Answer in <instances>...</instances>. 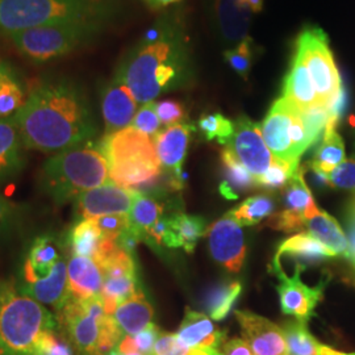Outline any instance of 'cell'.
I'll use <instances>...</instances> for the list:
<instances>
[{
	"label": "cell",
	"mask_w": 355,
	"mask_h": 355,
	"mask_svg": "<svg viewBox=\"0 0 355 355\" xmlns=\"http://www.w3.org/2000/svg\"><path fill=\"white\" fill-rule=\"evenodd\" d=\"M347 258L352 261L355 267V229L349 227V253Z\"/></svg>",
	"instance_id": "816d5d0a"
},
{
	"label": "cell",
	"mask_w": 355,
	"mask_h": 355,
	"mask_svg": "<svg viewBox=\"0 0 355 355\" xmlns=\"http://www.w3.org/2000/svg\"><path fill=\"white\" fill-rule=\"evenodd\" d=\"M282 329L287 340L290 355H355L341 353L320 343L306 328V322L299 320L284 322Z\"/></svg>",
	"instance_id": "4316f807"
},
{
	"label": "cell",
	"mask_w": 355,
	"mask_h": 355,
	"mask_svg": "<svg viewBox=\"0 0 355 355\" xmlns=\"http://www.w3.org/2000/svg\"><path fill=\"white\" fill-rule=\"evenodd\" d=\"M98 0H0V32L98 19Z\"/></svg>",
	"instance_id": "8992f818"
},
{
	"label": "cell",
	"mask_w": 355,
	"mask_h": 355,
	"mask_svg": "<svg viewBox=\"0 0 355 355\" xmlns=\"http://www.w3.org/2000/svg\"><path fill=\"white\" fill-rule=\"evenodd\" d=\"M216 13L228 41L240 44L248 38L252 10L245 0H216Z\"/></svg>",
	"instance_id": "7402d4cb"
},
{
	"label": "cell",
	"mask_w": 355,
	"mask_h": 355,
	"mask_svg": "<svg viewBox=\"0 0 355 355\" xmlns=\"http://www.w3.org/2000/svg\"><path fill=\"white\" fill-rule=\"evenodd\" d=\"M155 111L161 120V123L166 127H171L175 124H180L184 119L186 112L183 105L175 101H164L155 103Z\"/></svg>",
	"instance_id": "f6af8a7d"
},
{
	"label": "cell",
	"mask_w": 355,
	"mask_h": 355,
	"mask_svg": "<svg viewBox=\"0 0 355 355\" xmlns=\"http://www.w3.org/2000/svg\"><path fill=\"white\" fill-rule=\"evenodd\" d=\"M105 313L101 295L87 300L69 299L58 313V321L80 355H99Z\"/></svg>",
	"instance_id": "30bf717a"
},
{
	"label": "cell",
	"mask_w": 355,
	"mask_h": 355,
	"mask_svg": "<svg viewBox=\"0 0 355 355\" xmlns=\"http://www.w3.org/2000/svg\"><path fill=\"white\" fill-rule=\"evenodd\" d=\"M161 333L162 331L159 330V328L152 322L145 329L141 330L140 333L133 336L139 353L144 355H153L154 345L157 343Z\"/></svg>",
	"instance_id": "7dc6e473"
},
{
	"label": "cell",
	"mask_w": 355,
	"mask_h": 355,
	"mask_svg": "<svg viewBox=\"0 0 355 355\" xmlns=\"http://www.w3.org/2000/svg\"><path fill=\"white\" fill-rule=\"evenodd\" d=\"M58 243L51 236L36 239L28 253L23 267V277L44 278L46 277L55 263L61 259Z\"/></svg>",
	"instance_id": "f1b7e54d"
},
{
	"label": "cell",
	"mask_w": 355,
	"mask_h": 355,
	"mask_svg": "<svg viewBox=\"0 0 355 355\" xmlns=\"http://www.w3.org/2000/svg\"><path fill=\"white\" fill-rule=\"evenodd\" d=\"M199 128L207 140H217L223 145H228L234 132V123L223 114H205L199 120Z\"/></svg>",
	"instance_id": "f35d334b"
},
{
	"label": "cell",
	"mask_w": 355,
	"mask_h": 355,
	"mask_svg": "<svg viewBox=\"0 0 355 355\" xmlns=\"http://www.w3.org/2000/svg\"><path fill=\"white\" fill-rule=\"evenodd\" d=\"M16 287L21 293L33 297L41 304L51 306L57 313H60L70 297L67 261L61 258L44 278L23 277L21 283Z\"/></svg>",
	"instance_id": "e0dca14e"
},
{
	"label": "cell",
	"mask_w": 355,
	"mask_h": 355,
	"mask_svg": "<svg viewBox=\"0 0 355 355\" xmlns=\"http://www.w3.org/2000/svg\"><path fill=\"white\" fill-rule=\"evenodd\" d=\"M299 168V162H286L274 158L272 165L270 166L266 173L257 178V184L266 190L284 189Z\"/></svg>",
	"instance_id": "74e56055"
},
{
	"label": "cell",
	"mask_w": 355,
	"mask_h": 355,
	"mask_svg": "<svg viewBox=\"0 0 355 355\" xmlns=\"http://www.w3.org/2000/svg\"><path fill=\"white\" fill-rule=\"evenodd\" d=\"M347 223L350 228L355 229V198L349 204V209H347Z\"/></svg>",
	"instance_id": "f5cc1de1"
},
{
	"label": "cell",
	"mask_w": 355,
	"mask_h": 355,
	"mask_svg": "<svg viewBox=\"0 0 355 355\" xmlns=\"http://www.w3.org/2000/svg\"><path fill=\"white\" fill-rule=\"evenodd\" d=\"M261 132L268 150L280 161L299 162L305 150L312 146L302 110L284 96L272 104Z\"/></svg>",
	"instance_id": "ba28073f"
},
{
	"label": "cell",
	"mask_w": 355,
	"mask_h": 355,
	"mask_svg": "<svg viewBox=\"0 0 355 355\" xmlns=\"http://www.w3.org/2000/svg\"><path fill=\"white\" fill-rule=\"evenodd\" d=\"M99 148L114 184L144 193L159 182L162 165L154 141L140 130L128 127L105 135Z\"/></svg>",
	"instance_id": "3957f363"
},
{
	"label": "cell",
	"mask_w": 355,
	"mask_h": 355,
	"mask_svg": "<svg viewBox=\"0 0 355 355\" xmlns=\"http://www.w3.org/2000/svg\"><path fill=\"white\" fill-rule=\"evenodd\" d=\"M243 338L255 355H290L282 327L249 311H234Z\"/></svg>",
	"instance_id": "9a60e30c"
},
{
	"label": "cell",
	"mask_w": 355,
	"mask_h": 355,
	"mask_svg": "<svg viewBox=\"0 0 355 355\" xmlns=\"http://www.w3.org/2000/svg\"><path fill=\"white\" fill-rule=\"evenodd\" d=\"M250 7L252 12H259L263 7V0H245Z\"/></svg>",
	"instance_id": "db71d44e"
},
{
	"label": "cell",
	"mask_w": 355,
	"mask_h": 355,
	"mask_svg": "<svg viewBox=\"0 0 355 355\" xmlns=\"http://www.w3.org/2000/svg\"><path fill=\"white\" fill-rule=\"evenodd\" d=\"M304 171V168H299V171L292 177L288 184L284 187L283 202L287 211L304 217L306 221L313 216L318 215L320 209L306 186Z\"/></svg>",
	"instance_id": "4dcf8cb0"
},
{
	"label": "cell",
	"mask_w": 355,
	"mask_h": 355,
	"mask_svg": "<svg viewBox=\"0 0 355 355\" xmlns=\"http://www.w3.org/2000/svg\"><path fill=\"white\" fill-rule=\"evenodd\" d=\"M12 117L23 145L38 152H62L96 132L85 94L67 79L40 83Z\"/></svg>",
	"instance_id": "6da1fadb"
},
{
	"label": "cell",
	"mask_w": 355,
	"mask_h": 355,
	"mask_svg": "<svg viewBox=\"0 0 355 355\" xmlns=\"http://www.w3.org/2000/svg\"><path fill=\"white\" fill-rule=\"evenodd\" d=\"M13 216H15V209L12 204L0 195V232L10 227Z\"/></svg>",
	"instance_id": "f907efd6"
},
{
	"label": "cell",
	"mask_w": 355,
	"mask_h": 355,
	"mask_svg": "<svg viewBox=\"0 0 355 355\" xmlns=\"http://www.w3.org/2000/svg\"><path fill=\"white\" fill-rule=\"evenodd\" d=\"M164 205L150 196L139 192L129 211V230L135 233L140 241H145L148 232L162 217Z\"/></svg>",
	"instance_id": "1f68e13d"
},
{
	"label": "cell",
	"mask_w": 355,
	"mask_h": 355,
	"mask_svg": "<svg viewBox=\"0 0 355 355\" xmlns=\"http://www.w3.org/2000/svg\"><path fill=\"white\" fill-rule=\"evenodd\" d=\"M23 146L13 117L0 120V180L12 178L23 168Z\"/></svg>",
	"instance_id": "603a6c76"
},
{
	"label": "cell",
	"mask_w": 355,
	"mask_h": 355,
	"mask_svg": "<svg viewBox=\"0 0 355 355\" xmlns=\"http://www.w3.org/2000/svg\"><path fill=\"white\" fill-rule=\"evenodd\" d=\"M161 120L155 111V103H146L135 116L130 127L154 139L161 132Z\"/></svg>",
	"instance_id": "b9f144b4"
},
{
	"label": "cell",
	"mask_w": 355,
	"mask_h": 355,
	"mask_svg": "<svg viewBox=\"0 0 355 355\" xmlns=\"http://www.w3.org/2000/svg\"><path fill=\"white\" fill-rule=\"evenodd\" d=\"M4 62H6V61H3V60H0V71H1V69H3V66H4Z\"/></svg>",
	"instance_id": "680465c9"
},
{
	"label": "cell",
	"mask_w": 355,
	"mask_h": 355,
	"mask_svg": "<svg viewBox=\"0 0 355 355\" xmlns=\"http://www.w3.org/2000/svg\"><path fill=\"white\" fill-rule=\"evenodd\" d=\"M108 165L99 145L83 142L49 158L41 170V187L58 204L107 183Z\"/></svg>",
	"instance_id": "277c9868"
},
{
	"label": "cell",
	"mask_w": 355,
	"mask_h": 355,
	"mask_svg": "<svg viewBox=\"0 0 355 355\" xmlns=\"http://www.w3.org/2000/svg\"><path fill=\"white\" fill-rule=\"evenodd\" d=\"M329 184L336 189L355 192V158L345 159L330 173Z\"/></svg>",
	"instance_id": "ee69618b"
},
{
	"label": "cell",
	"mask_w": 355,
	"mask_h": 355,
	"mask_svg": "<svg viewBox=\"0 0 355 355\" xmlns=\"http://www.w3.org/2000/svg\"><path fill=\"white\" fill-rule=\"evenodd\" d=\"M283 96L302 111L320 107L316 91L305 64L304 57L297 49L292 61L290 73L284 82Z\"/></svg>",
	"instance_id": "44dd1931"
},
{
	"label": "cell",
	"mask_w": 355,
	"mask_h": 355,
	"mask_svg": "<svg viewBox=\"0 0 355 355\" xmlns=\"http://www.w3.org/2000/svg\"><path fill=\"white\" fill-rule=\"evenodd\" d=\"M155 4L158 6H167V4H173V3H177L179 0H153Z\"/></svg>",
	"instance_id": "11a10c76"
},
{
	"label": "cell",
	"mask_w": 355,
	"mask_h": 355,
	"mask_svg": "<svg viewBox=\"0 0 355 355\" xmlns=\"http://www.w3.org/2000/svg\"><path fill=\"white\" fill-rule=\"evenodd\" d=\"M99 19L61 21L10 33L15 46L35 62H46L76 51L98 31Z\"/></svg>",
	"instance_id": "52a82bcc"
},
{
	"label": "cell",
	"mask_w": 355,
	"mask_h": 355,
	"mask_svg": "<svg viewBox=\"0 0 355 355\" xmlns=\"http://www.w3.org/2000/svg\"><path fill=\"white\" fill-rule=\"evenodd\" d=\"M108 355H144V354H141V353H130V354H120V353H119V352H117V350H116V349H114V350H112V352H111V353H110V354Z\"/></svg>",
	"instance_id": "9f6ffc18"
},
{
	"label": "cell",
	"mask_w": 355,
	"mask_h": 355,
	"mask_svg": "<svg viewBox=\"0 0 355 355\" xmlns=\"http://www.w3.org/2000/svg\"><path fill=\"white\" fill-rule=\"evenodd\" d=\"M225 61L229 66L242 78H248L253 64V48L250 38H246L237 44L236 48L225 51Z\"/></svg>",
	"instance_id": "60d3db41"
},
{
	"label": "cell",
	"mask_w": 355,
	"mask_h": 355,
	"mask_svg": "<svg viewBox=\"0 0 355 355\" xmlns=\"http://www.w3.org/2000/svg\"><path fill=\"white\" fill-rule=\"evenodd\" d=\"M275 209L274 200L267 195H258L248 199L246 202L230 211L233 217L240 223V225L252 227L261 223L265 217L272 215Z\"/></svg>",
	"instance_id": "8d00e7d4"
},
{
	"label": "cell",
	"mask_w": 355,
	"mask_h": 355,
	"mask_svg": "<svg viewBox=\"0 0 355 355\" xmlns=\"http://www.w3.org/2000/svg\"><path fill=\"white\" fill-rule=\"evenodd\" d=\"M209 250L216 262L233 272L241 270L246 246L240 223L229 212L208 230Z\"/></svg>",
	"instance_id": "4fadbf2b"
},
{
	"label": "cell",
	"mask_w": 355,
	"mask_h": 355,
	"mask_svg": "<svg viewBox=\"0 0 355 355\" xmlns=\"http://www.w3.org/2000/svg\"><path fill=\"white\" fill-rule=\"evenodd\" d=\"M223 355H255L245 338H232L221 346Z\"/></svg>",
	"instance_id": "c3c4849f"
},
{
	"label": "cell",
	"mask_w": 355,
	"mask_h": 355,
	"mask_svg": "<svg viewBox=\"0 0 355 355\" xmlns=\"http://www.w3.org/2000/svg\"><path fill=\"white\" fill-rule=\"evenodd\" d=\"M139 192L107 182L101 187L86 191L76 198V215L82 220L101 216L129 214Z\"/></svg>",
	"instance_id": "5bb4252c"
},
{
	"label": "cell",
	"mask_w": 355,
	"mask_h": 355,
	"mask_svg": "<svg viewBox=\"0 0 355 355\" xmlns=\"http://www.w3.org/2000/svg\"><path fill=\"white\" fill-rule=\"evenodd\" d=\"M274 272L279 279L278 293L280 297V306L284 315L293 316L302 322H306L315 315V308L322 297L324 283L318 287H308L300 279V272L304 270L302 266H296L292 277L283 272L280 266L279 258H274Z\"/></svg>",
	"instance_id": "7c38bea8"
},
{
	"label": "cell",
	"mask_w": 355,
	"mask_h": 355,
	"mask_svg": "<svg viewBox=\"0 0 355 355\" xmlns=\"http://www.w3.org/2000/svg\"><path fill=\"white\" fill-rule=\"evenodd\" d=\"M24 89L12 66L4 62L0 71V120L12 117L24 105Z\"/></svg>",
	"instance_id": "e575fe53"
},
{
	"label": "cell",
	"mask_w": 355,
	"mask_h": 355,
	"mask_svg": "<svg viewBox=\"0 0 355 355\" xmlns=\"http://www.w3.org/2000/svg\"><path fill=\"white\" fill-rule=\"evenodd\" d=\"M306 227L311 234L329 248L336 255H346L349 253V241L343 233L340 224L328 215L327 212L320 211L318 215L306 220Z\"/></svg>",
	"instance_id": "f546056e"
},
{
	"label": "cell",
	"mask_w": 355,
	"mask_h": 355,
	"mask_svg": "<svg viewBox=\"0 0 355 355\" xmlns=\"http://www.w3.org/2000/svg\"><path fill=\"white\" fill-rule=\"evenodd\" d=\"M58 327L46 306L0 280V355H44L46 336Z\"/></svg>",
	"instance_id": "7a4b0ae2"
},
{
	"label": "cell",
	"mask_w": 355,
	"mask_h": 355,
	"mask_svg": "<svg viewBox=\"0 0 355 355\" xmlns=\"http://www.w3.org/2000/svg\"><path fill=\"white\" fill-rule=\"evenodd\" d=\"M350 123H352V125L355 128V116L354 117H352V119H350Z\"/></svg>",
	"instance_id": "6f0895ef"
},
{
	"label": "cell",
	"mask_w": 355,
	"mask_h": 355,
	"mask_svg": "<svg viewBox=\"0 0 355 355\" xmlns=\"http://www.w3.org/2000/svg\"><path fill=\"white\" fill-rule=\"evenodd\" d=\"M177 336L184 345L204 350L218 352L225 343V331L218 329L207 315L189 308L186 309Z\"/></svg>",
	"instance_id": "ffe728a7"
},
{
	"label": "cell",
	"mask_w": 355,
	"mask_h": 355,
	"mask_svg": "<svg viewBox=\"0 0 355 355\" xmlns=\"http://www.w3.org/2000/svg\"><path fill=\"white\" fill-rule=\"evenodd\" d=\"M338 124V117L330 114L328 124L324 130V137L318 145L316 155L311 164L312 168L330 174L337 166L341 165L346 159L345 144L341 136L337 133L336 128Z\"/></svg>",
	"instance_id": "484cf974"
},
{
	"label": "cell",
	"mask_w": 355,
	"mask_h": 355,
	"mask_svg": "<svg viewBox=\"0 0 355 355\" xmlns=\"http://www.w3.org/2000/svg\"><path fill=\"white\" fill-rule=\"evenodd\" d=\"M45 355H74L70 345L61 341L55 333H53L46 345Z\"/></svg>",
	"instance_id": "681fc988"
},
{
	"label": "cell",
	"mask_w": 355,
	"mask_h": 355,
	"mask_svg": "<svg viewBox=\"0 0 355 355\" xmlns=\"http://www.w3.org/2000/svg\"><path fill=\"white\" fill-rule=\"evenodd\" d=\"M182 73V55L177 41L170 35L159 33L146 40L117 71L137 103H150L173 83Z\"/></svg>",
	"instance_id": "5b68a950"
},
{
	"label": "cell",
	"mask_w": 355,
	"mask_h": 355,
	"mask_svg": "<svg viewBox=\"0 0 355 355\" xmlns=\"http://www.w3.org/2000/svg\"><path fill=\"white\" fill-rule=\"evenodd\" d=\"M280 255L291 257L295 259L296 266L305 268L308 265H315L327 258L334 257L336 254L322 242L315 239L311 233H299L280 243L278 253L275 257Z\"/></svg>",
	"instance_id": "cb8c5ba5"
},
{
	"label": "cell",
	"mask_w": 355,
	"mask_h": 355,
	"mask_svg": "<svg viewBox=\"0 0 355 355\" xmlns=\"http://www.w3.org/2000/svg\"><path fill=\"white\" fill-rule=\"evenodd\" d=\"M102 111L105 135L132 125V121L137 114V101L119 76H116L103 91Z\"/></svg>",
	"instance_id": "ac0fdd59"
},
{
	"label": "cell",
	"mask_w": 355,
	"mask_h": 355,
	"mask_svg": "<svg viewBox=\"0 0 355 355\" xmlns=\"http://www.w3.org/2000/svg\"><path fill=\"white\" fill-rule=\"evenodd\" d=\"M241 291L240 282L215 284L204 295V309L212 320L221 321L228 318Z\"/></svg>",
	"instance_id": "d6a6232c"
},
{
	"label": "cell",
	"mask_w": 355,
	"mask_h": 355,
	"mask_svg": "<svg viewBox=\"0 0 355 355\" xmlns=\"http://www.w3.org/2000/svg\"><path fill=\"white\" fill-rule=\"evenodd\" d=\"M221 159L224 166L225 180H223V183L220 184V192L227 199H239V196L243 192H249L254 187H258L255 177L234 157L228 146L221 153Z\"/></svg>",
	"instance_id": "83f0119b"
},
{
	"label": "cell",
	"mask_w": 355,
	"mask_h": 355,
	"mask_svg": "<svg viewBox=\"0 0 355 355\" xmlns=\"http://www.w3.org/2000/svg\"><path fill=\"white\" fill-rule=\"evenodd\" d=\"M69 299L87 300L99 296L103 288V271L91 258L71 255L67 259Z\"/></svg>",
	"instance_id": "d6986e66"
},
{
	"label": "cell",
	"mask_w": 355,
	"mask_h": 355,
	"mask_svg": "<svg viewBox=\"0 0 355 355\" xmlns=\"http://www.w3.org/2000/svg\"><path fill=\"white\" fill-rule=\"evenodd\" d=\"M94 220L101 230L103 237L114 240V241H117V239L129 228V215L128 214L101 216Z\"/></svg>",
	"instance_id": "7bdbcfd3"
},
{
	"label": "cell",
	"mask_w": 355,
	"mask_h": 355,
	"mask_svg": "<svg viewBox=\"0 0 355 355\" xmlns=\"http://www.w3.org/2000/svg\"><path fill=\"white\" fill-rule=\"evenodd\" d=\"M171 228L177 236L180 248L187 253H192L204 232V220L198 216H190L178 212L168 217Z\"/></svg>",
	"instance_id": "d590c367"
},
{
	"label": "cell",
	"mask_w": 355,
	"mask_h": 355,
	"mask_svg": "<svg viewBox=\"0 0 355 355\" xmlns=\"http://www.w3.org/2000/svg\"><path fill=\"white\" fill-rule=\"evenodd\" d=\"M305 218L302 216L296 215L293 212H290L287 209H284L283 212L277 214L272 216L268 221L267 225L271 228L278 229V230H283L286 233H291V232H296L299 229L303 228L305 225Z\"/></svg>",
	"instance_id": "bcb514c9"
},
{
	"label": "cell",
	"mask_w": 355,
	"mask_h": 355,
	"mask_svg": "<svg viewBox=\"0 0 355 355\" xmlns=\"http://www.w3.org/2000/svg\"><path fill=\"white\" fill-rule=\"evenodd\" d=\"M191 130L189 124H175L161 130L153 139L162 170L170 175L168 183L174 190L182 189V166L189 149Z\"/></svg>",
	"instance_id": "2e32d148"
},
{
	"label": "cell",
	"mask_w": 355,
	"mask_h": 355,
	"mask_svg": "<svg viewBox=\"0 0 355 355\" xmlns=\"http://www.w3.org/2000/svg\"><path fill=\"white\" fill-rule=\"evenodd\" d=\"M154 309L146 300L142 291L117 306L114 313V320L120 329L127 336H136L141 330L152 324Z\"/></svg>",
	"instance_id": "d4e9b609"
},
{
	"label": "cell",
	"mask_w": 355,
	"mask_h": 355,
	"mask_svg": "<svg viewBox=\"0 0 355 355\" xmlns=\"http://www.w3.org/2000/svg\"><path fill=\"white\" fill-rule=\"evenodd\" d=\"M103 236L94 218L80 220L70 229L67 236V243L73 255L87 257L95 259L99 252Z\"/></svg>",
	"instance_id": "836d02e7"
},
{
	"label": "cell",
	"mask_w": 355,
	"mask_h": 355,
	"mask_svg": "<svg viewBox=\"0 0 355 355\" xmlns=\"http://www.w3.org/2000/svg\"><path fill=\"white\" fill-rule=\"evenodd\" d=\"M225 146L255 179L263 175L274 162V155L267 148L261 128L245 116L236 120L233 136Z\"/></svg>",
	"instance_id": "8fae6325"
},
{
	"label": "cell",
	"mask_w": 355,
	"mask_h": 355,
	"mask_svg": "<svg viewBox=\"0 0 355 355\" xmlns=\"http://www.w3.org/2000/svg\"><path fill=\"white\" fill-rule=\"evenodd\" d=\"M297 51L304 57L320 107L330 112L345 94L327 35L318 28L305 29L297 40Z\"/></svg>",
	"instance_id": "9c48e42d"
},
{
	"label": "cell",
	"mask_w": 355,
	"mask_h": 355,
	"mask_svg": "<svg viewBox=\"0 0 355 355\" xmlns=\"http://www.w3.org/2000/svg\"><path fill=\"white\" fill-rule=\"evenodd\" d=\"M153 355H223L217 350L195 349L182 343L174 333H161L153 349Z\"/></svg>",
	"instance_id": "ab89813d"
}]
</instances>
